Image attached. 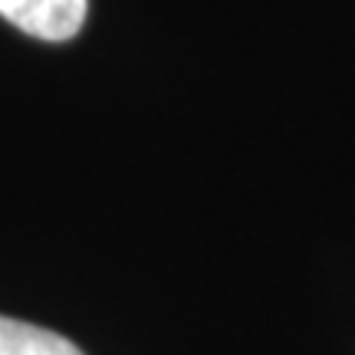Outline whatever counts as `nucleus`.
Returning a JSON list of instances; mask_svg holds the SVG:
<instances>
[{
  "mask_svg": "<svg viewBox=\"0 0 355 355\" xmlns=\"http://www.w3.org/2000/svg\"><path fill=\"white\" fill-rule=\"evenodd\" d=\"M0 355H83V349L60 332L0 316Z\"/></svg>",
  "mask_w": 355,
  "mask_h": 355,
  "instance_id": "obj_2",
  "label": "nucleus"
},
{
  "mask_svg": "<svg viewBox=\"0 0 355 355\" xmlns=\"http://www.w3.org/2000/svg\"><path fill=\"white\" fill-rule=\"evenodd\" d=\"M89 0H0V17L37 40L63 43L76 37Z\"/></svg>",
  "mask_w": 355,
  "mask_h": 355,
  "instance_id": "obj_1",
  "label": "nucleus"
}]
</instances>
